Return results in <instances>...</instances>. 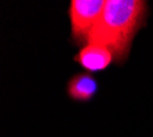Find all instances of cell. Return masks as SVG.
Instances as JSON below:
<instances>
[{"label":"cell","mask_w":153,"mask_h":137,"mask_svg":"<svg viewBox=\"0 0 153 137\" xmlns=\"http://www.w3.org/2000/svg\"><path fill=\"white\" fill-rule=\"evenodd\" d=\"M148 3L145 0H108L102 15L88 34L87 44L112 51L114 63H123L130 55L132 40L145 26Z\"/></svg>","instance_id":"cell-1"},{"label":"cell","mask_w":153,"mask_h":137,"mask_svg":"<svg viewBox=\"0 0 153 137\" xmlns=\"http://www.w3.org/2000/svg\"><path fill=\"white\" fill-rule=\"evenodd\" d=\"M105 4L103 0H72L68 11L72 41L77 45H87L88 34L102 15Z\"/></svg>","instance_id":"cell-2"},{"label":"cell","mask_w":153,"mask_h":137,"mask_svg":"<svg viewBox=\"0 0 153 137\" xmlns=\"http://www.w3.org/2000/svg\"><path fill=\"white\" fill-rule=\"evenodd\" d=\"M76 63L84 69L87 73L102 71L114 62V55L105 47L87 44L73 56Z\"/></svg>","instance_id":"cell-3"},{"label":"cell","mask_w":153,"mask_h":137,"mask_svg":"<svg viewBox=\"0 0 153 137\" xmlns=\"http://www.w3.org/2000/svg\"><path fill=\"white\" fill-rule=\"evenodd\" d=\"M98 92V81L87 71L73 74L66 84V93L73 102L88 103Z\"/></svg>","instance_id":"cell-4"}]
</instances>
